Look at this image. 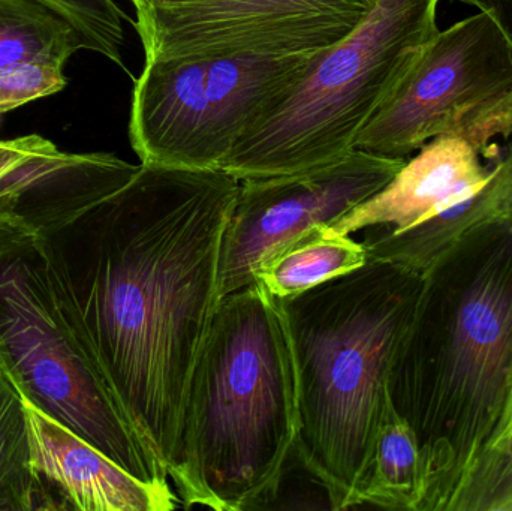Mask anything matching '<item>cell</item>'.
Listing matches in <instances>:
<instances>
[{"instance_id": "1", "label": "cell", "mask_w": 512, "mask_h": 511, "mask_svg": "<svg viewBox=\"0 0 512 511\" xmlns=\"http://www.w3.org/2000/svg\"><path fill=\"white\" fill-rule=\"evenodd\" d=\"M239 183L222 170L141 164L110 197L38 231L66 320L167 473L221 302Z\"/></svg>"}, {"instance_id": "2", "label": "cell", "mask_w": 512, "mask_h": 511, "mask_svg": "<svg viewBox=\"0 0 512 511\" xmlns=\"http://www.w3.org/2000/svg\"><path fill=\"white\" fill-rule=\"evenodd\" d=\"M388 395L420 444L417 511H453L512 417V219L466 234L424 275Z\"/></svg>"}, {"instance_id": "3", "label": "cell", "mask_w": 512, "mask_h": 511, "mask_svg": "<svg viewBox=\"0 0 512 511\" xmlns=\"http://www.w3.org/2000/svg\"><path fill=\"white\" fill-rule=\"evenodd\" d=\"M424 275L388 261L279 299L297 375L294 452L324 486L331 509L358 506L388 399L391 368Z\"/></svg>"}, {"instance_id": "4", "label": "cell", "mask_w": 512, "mask_h": 511, "mask_svg": "<svg viewBox=\"0 0 512 511\" xmlns=\"http://www.w3.org/2000/svg\"><path fill=\"white\" fill-rule=\"evenodd\" d=\"M297 434L288 326L279 299L256 281L219 302L168 477L186 509H255L277 491Z\"/></svg>"}, {"instance_id": "5", "label": "cell", "mask_w": 512, "mask_h": 511, "mask_svg": "<svg viewBox=\"0 0 512 511\" xmlns=\"http://www.w3.org/2000/svg\"><path fill=\"white\" fill-rule=\"evenodd\" d=\"M441 0H376L345 38L234 147L221 170L236 179L295 173L351 153L421 51L438 35Z\"/></svg>"}, {"instance_id": "6", "label": "cell", "mask_w": 512, "mask_h": 511, "mask_svg": "<svg viewBox=\"0 0 512 511\" xmlns=\"http://www.w3.org/2000/svg\"><path fill=\"white\" fill-rule=\"evenodd\" d=\"M0 371L24 402L149 485L168 473L144 446L66 320L38 231L0 224Z\"/></svg>"}, {"instance_id": "7", "label": "cell", "mask_w": 512, "mask_h": 511, "mask_svg": "<svg viewBox=\"0 0 512 511\" xmlns=\"http://www.w3.org/2000/svg\"><path fill=\"white\" fill-rule=\"evenodd\" d=\"M316 54L146 60L129 138L141 164L221 170Z\"/></svg>"}, {"instance_id": "8", "label": "cell", "mask_w": 512, "mask_h": 511, "mask_svg": "<svg viewBox=\"0 0 512 511\" xmlns=\"http://www.w3.org/2000/svg\"><path fill=\"white\" fill-rule=\"evenodd\" d=\"M438 137L468 141L487 161L501 153L496 137H512V48L487 12L439 30L355 149L406 159Z\"/></svg>"}, {"instance_id": "9", "label": "cell", "mask_w": 512, "mask_h": 511, "mask_svg": "<svg viewBox=\"0 0 512 511\" xmlns=\"http://www.w3.org/2000/svg\"><path fill=\"white\" fill-rule=\"evenodd\" d=\"M146 60L318 54L376 0H132Z\"/></svg>"}, {"instance_id": "10", "label": "cell", "mask_w": 512, "mask_h": 511, "mask_svg": "<svg viewBox=\"0 0 512 511\" xmlns=\"http://www.w3.org/2000/svg\"><path fill=\"white\" fill-rule=\"evenodd\" d=\"M405 164L355 149L307 170L240 180L222 240L221 299L254 284L261 267L310 228L331 227L375 197Z\"/></svg>"}, {"instance_id": "11", "label": "cell", "mask_w": 512, "mask_h": 511, "mask_svg": "<svg viewBox=\"0 0 512 511\" xmlns=\"http://www.w3.org/2000/svg\"><path fill=\"white\" fill-rule=\"evenodd\" d=\"M140 165L111 153H66L39 135L0 141V224L42 231L128 185Z\"/></svg>"}, {"instance_id": "12", "label": "cell", "mask_w": 512, "mask_h": 511, "mask_svg": "<svg viewBox=\"0 0 512 511\" xmlns=\"http://www.w3.org/2000/svg\"><path fill=\"white\" fill-rule=\"evenodd\" d=\"M26 413L32 468L53 510L171 511L182 506L170 485L141 482L27 402Z\"/></svg>"}, {"instance_id": "13", "label": "cell", "mask_w": 512, "mask_h": 511, "mask_svg": "<svg viewBox=\"0 0 512 511\" xmlns=\"http://www.w3.org/2000/svg\"><path fill=\"white\" fill-rule=\"evenodd\" d=\"M481 158L468 141L433 138L415 158L406 161L381 192L334 222L331 228L339 234H354L370 227L405 230L420 224L487 182L499 156L487 164Z\"/></svg>"}, {"instance_id": "14", "label": "cell", "mask_w": 512, "mask_h": 511, "mask_svg": "<svg viewBox=\"0 0 512 511\" xmlns=\"http://www.w3.org/2000/svg\"><path fill=\"white\" fill-rule=\"evenodd\" d=\"M512 219V137L477 191L405 230L366 228L369 260L388 261L426 275L466 234L492 222Z\"/></svg>"}, {"instance_id": "15", "label": "cell", "mask_w": 512, "mask_h": 511, "mask_svg": "<svg viewBox=\"0 0 512 511\" xmlns=\"http://www.w3.org/2000/svg\"><path fill=\"white\" fill-rule=\"evenodd\" d=\"M369 261L363 243L339 234L330 225H316L277 252L256 275L277 299L298 296Z\"/></svg>"}, {"instance_id": "16", "label": "cell", "mask_w": 512, "mask_h": 511, "mask_svg": "<svg viewBox=\"0 0 512 511\" xmlns=\"http://www.w3.org/2000/svg\"><path fill=\"white\" fill-rule=\"evenodd\" d=\"M423 492V456L417 435L388 399L358 506L417 511Z\"/></svg>"}, {"instance_id": "17", "label": "cell", "mask_w": 512, "mask_h": 511, "mask_svg": "<svg viewBox=\"0 0 512 511\" xmlns=\"http://www.w3.org/2000/svg\"><path fill=\"white\" fill-rule=\"evenodd\" d=\"M84 45L77 30L33 0H0V68L65 63Z\"/></svg>"}, {"instance_id": "18", "label": "cell", "mask_w": 512, "mask_h": 511, "mask_svg": "<svg viewBox=\"0 0 512 511\" xmlns=\"http://www.w3.org/2000/svg\"><path fill=\"white\" fill-rule=\"evenodd\" d=\"M53 510L30 459L26 402L0 371V511Z\"/></svg>"}, {"instance_id": "19", "label": "cell", "mask_w": 512, "mask_h": 511, "mask_svg": "<svg viewBox=\"0 0 512 511\" xmlns=\"http://www.w3.org/2000/svg\"><path fill=\"white\" fill-rule=\"evenodd\" d=\"M453 511H512V417L472 468Z\"/></svg>"}, {"instance_id": "20", "label": "cell", "mask_w": 512, "mask_h": 511, "mask_svg": "<svg viewBox=\"0 0 512 511\" xmlns=\"http://www.w3.org/2000/svg\"><path fill=\"white\" fill-rule=\"evenodd\" d=\"M68 21L83 41L84 50L107 57L125 68L123 20H129L114 0H33Z\"/></svg>"}, {"instance_id": "21", "label": "cell", "mask_w": 512, "mask_h": 511, "mask_svg": "<svg viewBox=\"0 0 512 511\" xmlns=\"http://www.w3.org/2000/svg\"><path fill=\"white\" fill-rule=\"evenodd\" d=\"M63 65L26 62L0 68V113L65 89Z\"/></svg>"}, {"instance_id": "22", "label": "cell", "mask_w": 512, "mask_h": 511, "mask_svg": "<svg viewBox=\"0 0 512 511\" xmlns=\"http://www.w3.org/2000/svg\"><path fill=\"white\" fill-rule=\"evenodd\" d=\"M487 12L498 23L512 48V0H451Z\"/></svg>"}]
</instances>
